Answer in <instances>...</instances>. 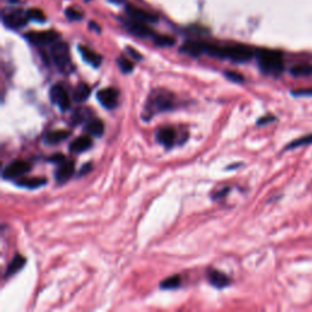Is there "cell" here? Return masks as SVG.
Listing matches in <instances>:
<instances>
[{
  "label": "cell",
  "instance_id": "obj_1",
  "mask_svg": "<svg viewBox=\"0 0 312 312\" xmlns=\"http://www.w3.org/2000/svg\"><path fill=\"white\" fill-rule=\"evenodd\" d=\"M202 50L207 55L220 57V59H229L234 62H247L255 55V52L244 44L216 45L202 43Z\"/></svg>",
  "mask_w": 312,
  "mask_h": 312
},
{
  "label": "cell",
  "instance_id": "obj_2",
  "mask_svg": "<svg viewBox=\"0 0 312 312\" xmlns=\"http://www.w3.org/2000/svg\"><path fill=\"white\" fill-rule=\"evenodd\" d=\"M174 109V95L166 89H155L149 95L144 108V120H150L155 113H161Z\"/></svg>",
  "mask_w": 312,
  "mask_h": 312
},
{
  "label": "cell",
  "instance_id": "obj_3",
  "mask_svg": "<svg viewBox=\"0 0 312 312\" xmlns=\"http://www.w3.org/2000/svg\"><path fill=\"white\" fill-rule=\"evenodd\" d=\"M255 57L261 71L267 75L280 76L284 71L283 54L278 50L258 49L255 52Z\"/></svg>",
  "mask_w": 312,
  "mask_h": 312
},
{
  "label": "cell",
  "instance_id": "obj_4",
  "mask_svg": "<svg viewBox=\"0 0 312 312\" xmlns=\"http://www.w3.org/2000/svg\"><path fill=\"white\" fill-rule=\"evenodd\" d=\"M52 59L54 61L57 70L67 75L72 71L73 65L71 61L70 49L65 42H55L52 45Z\"/></svg>",
  "mask_w": 312,
  "mask_h": 312
},
{
  "label": "cell",
  "instance_id": "obj_5",
  "mask_svg": "<svg viewBox=\"0 0 312 312\" xmlns=\"http://www.w3.org/2000/svg\"><path fill=\"white\" fill-rule=\"evenodd\" d=\"M29 17L27 15V11L24 12L21 10H9L2 16V22L6 27L12 29L22 28L27 25Z\"/></svg>",
  "mask_w": 312,
  "mask_h": 312
},
{
  "label": "cell",
  "instance_id": "obj_6",
  "mask_svg": "<svg viewBox=\"0 0 312 312\" xmlns=\"http://www.w3.org/2000/svg\"><path fill=\"white\" fill-rule=\"evenodd\" d=\"M31 170V165L25 160H15L10 162L2 171V178L5 179H16L24 176Z\"/></svg>",
  "mask_w": 312,
  "mask_h": 312
},
{
  "label": "cell",
  "instance_id": "obj_7",
  "mask_svg": "<svg viewBox=\"0 0 312 312\" xmlns=\"http://www.w3.org/2000/svg\"><path fill=\"white\" fill-rule=\"evenodd\" d=\"M26 39L35 45H48L54 44L59 39V33L55 31H40L26 33Z\"/></svg>",
  "mask_w": 312,
  "mask_h": 312
},
{
  "label": "cell",
  "instance_id": "obj_8",
  "mask_svg": "<svg viewBox=\"0 0 312 312\" xmlns=\"http://www.w3.org/2000/svg\"><path fill=\"white\" fill-rule=\"evenodd\" d=\"M49 95L50 100H52L55 105L59 106L60 110H68V108H70V96H68V93L66 92V89L63 88L62 85H53L52 89H50Z\"/></svg>",
  "mask_w": 312,
  "mask_h": 312
},
{
  "label": "cell",
  "instance_id": "obj_9",
  "mask_svg": "<svg viewBox=\"0 0 312 312\" xmlns=\"http://www.w3.org/2000/svg\"><path fill=\"white\" fill-rule=\"evenodd\" d=\"M96 99L105 109H115L118 103V92L113 87L104 88L96 94Z\"/></svg>",
  "mask_w": 312,
  "mask_h": 312
},
{
  "label": "cell",
  "instance_id": "obj_10",
  "mask_svg": "<svg viewBox=\"0 0 312 312\" xmlns=\"http://www.w3.org/2000/svg\"><path fill=\"white\" fill-rule=\"evenodd\" d=\"M126 28L128 29L132 34L137 35V37L141 38H149V37H155V33H154L153 28L149 26V24L145 22L137 21V20L131 19V21H126Z\"/></svg>",
  "mask_w": 312,
  "mask_h": 312
},
{
  "label": "cell",
  "instance_id": "obj_11",
  "mask_svg": "<svg viewBox=\"0 0 312 312\" xmlns=\"http://www.w3.org/2000/svg\"><path fill=\"white\" fill-rule=\"evenodd\" d=\"M126 12L131 19L137 20V21L145 22V24H155V22H157V16H155V15L150 14V12L145 11L143 9L133 6V5H128L126 7Z\"/></svg>",
  "mask_w": 312,
  "mask_h": 312
},
{
  "label": "cell",
  "instance_id": "obj_12",
  "mask_svg": "<svg viewBox=\"0 0 312 312\" xmlns=\"http://www.w3.org/2000/svg\"><path fill=\"white\" fill-rule=\"evenodd\" d=\"M73 172H75V162L72 160L63 161L61 164H59V167L55 170V179H57V183H65L72 177Z\"/></svg>",
  "mask_w": 312,
  "mask_h": 312
},
{
  "label": "cell",
  "instance_id": "obj_13",
  "mask_svg": "<svg viewBox=\"0 0 312 312\" xmlns=\"http://www.w3.org/2000/svg\"><path fill=\"white\" fill-rule=\"evenodd\" d=\"M177 138V133L172 127H161L156 132V141L166 148H171Z\"/></svg>",
  "mask_w": 312,
  "mask_h": 312
},
{
  "label": "cell",
  "instance_id": "obj_14",
  "mask_svg": "<svg viewBox=\"0 0 312 312\" xmlns=\"http://www.w3.org/2000/svg\"><path fill=\"white\" fill-rule=\"evenodd\" d=\"M92 109L87 108V106H80V108L75 109L72 115H71V125L77 126L81 123L88 122L89 120H92Z\"/></svg>",
  "mask_w": 312,
  "mask_h": 312
},
{
  "label": "cell",
  "instance_id": "obj_15",
  "mask_svg": "<svg viewBox=\"0 0 312 312\" xmlns=\"http://www.w3.org/2000/svg\"><path fill=\"white\" fill-rule=\"evenodd\" d=\"M92 145H93L92 137H90L89 134H88V136H82L80 137V138L75 139V141L70 144V151L71 153L80 154L92 148Z\"/></svg>",
  "mask_w": 312,
  "mask_h": 312
},
{
  "label": "cell",
  "instance_id": "obj_16",
  "mask_svg": "<svg viewBox=\"0 0 312 312\" xmlns=\"http://www.w3.org/2000/svg\"><path fill=\"white\" fill-rule=\"evenodd\" d=\"M207 278H209V282L211 283V285H214L215 288L217 289H222L226 288V286L229 285L230 280L227 275H225L223 272H220L217 270H212L207 273Z\"/></svg>",
  "mask_w": 312,
  "mask_h": 312
},
{
  "label": "cell",
  "instance_id": "obj_17",
  "mask_svg": "<svg viewBox=\"0 0 312 312\" xmlns=\"http://www.w3.org/2000/svg\"><path fill=\"white\" fill-rule=\"evenodd\" d=\"M68 136H70V132L65 131V129H57V131L48 132L44 136V143L47 145H57V144L66 141Z\"/></svg>",
  "mask_w": 312,
  "mask_h": 312
},
{
  "label": "cell",
  "instance_id": "obj_18",
  "mask_svg": "<svg viewBox=\"0 0 312 312\" xmlns=\"http://www.w3.org/2000/svg\"><path fill=\"white\" fill-rule=\"evenodd\" d=\"M78 49H80L81 55H82L83 60H85V62H88L89 65H92L93 67H99V66H100V63H101L100 55L96 54L95 52H93V50L89 49V48L83 47V45H80V47H78Z\"/></svg>",
  "mask_w": 312,
  "mask_h": 312
},
{
  "label": "cell",
  "instance_id": "obj_19",
  "mask_svg": "<svg viewBox=\"0 0 312 312\" xmlns=\"http://www.w3.org/2000/svg\"><path fill=\"white\" fill-rule=\"evenodd\" d=\"M181 52L184 54L190 55L193 57H198L201 54H204L202 50V43L201 42H194V40H188L181 47Z\"/></svg>",
  "mask_w": 312,
  "mask_h": 312
},
{
  "label": "cell",
  "instance_id": "obj_20",
  "mask_svg": "<svg viewBox=\"0 0 312 312\" xmlns=\"http://www.w3.org/2000/svg\"><path fill=\"white\" fill-rule=\"evenodd\" d=\"M16 186L21 187V188H27V189H35V188L43 187L47 184V179L43 178V177H31V178H20L17 179Z\"/></svg>",
  "mask_w": 312,
  "mask_h": 312
},
{
  "label": "cell",
  "instance_id": "obj_21",
  "mask_svg": "<svg viewBox=\"0 0 312 312\" xmlns=\"http://www.w3.org/2000/svg\"><path fill=\"white\" fill-rule=\"evenodd\" d=\"M25 263H26V258L22 255H16L14 258L11 260V262L7 265L6 271H5V277H11L15 273L19 272L21 268H24Z\"/></svg>",
  "mask_w": 312,
  "mask_h": 312
},
{
  "label": "cell",
  "instance_id": "obj_22",
  "mask_svg": "<svg viewBox=\"0 0 312 312\" xmlns=\"http://www.w3.org/2000/svg\"><path fill=\"white\" fill-rule=\"evenodd\" d=\"M85 132H87L89 136L101 137L104 133V122L99 118H92L85 123Z\"/></svg>",
  "mask_w": 312,
  "mask_h": 312
},
{
  "label": "cell",
  "instance_id": "obj_23",
  "mask_svg": "<svg viewBox=\"0 0 312 312\" xmlns=\"http://www.w3.org/2000/svg\"><path fill=\"white\" fill-rule=\"evenodd\" d=\"M90 95V88L89 85H85V82L78 83L77 87L73 90V100L78 101V103H83L87 100Z\"/></svg>",
  "mask_w": 312,
  "mask_h": 312
},
{
  "label": "cell",
  "instance_id": "obj_24",
  "mask_svg": "<svg viewBox=\"0 0 312 312\" xmlns=\"http://www.w3.org/2000/svg\"><path fill=\"white\" fill-rule=\"evenodd\" d=\"M290 73L294 77H310L312 76V65L310 63H299L290 68Z\"/></svg>",
  "mask_w": 312,
  "mask_h": 312
},
{
  "label": "cell",
  "instance_id": "obj_25",
  "mask_svg": "<svg viewBox=\"0 0 312 312\" xmlns=\"http://www.w3.org/2000/svg\"><path fill=\"white\" fill-rule=\"evenodd\" d=\"M310 144H312V134H308V136H304L301 137V138L295 139V141H293L291 143H289L288 145L285 146V150H291V149L310 145Z\"/></svg>",
  "mask_w": 312,
  "mask_h": 312
},
{
  "label": "cell",
  "instance_id": "obj_26",
  "mask_svg": "<svg viewBox=\"0 0 312 312\" xmlns=\"http://www.w3.org/2000/svg\"><path fill=\"white\" fill-rule=\"evenodd\" d=\"M181 285V277L179 276H171V277L166 278L161 282L160 284V288L161 289H167V290H171V289H176Z\"/></svg>",
  "mask_w": 312,
  "mask_h": 312
},
{
  "label": "cell",
  "instance_id": "obj_27",
  "mask_svg": "<svg viewBox=\"0 0 312 312\" xmlns=\"http://www.w3.org/2000/svg\"><path fill=\"white\" fill-rule=\"evenodd\" d=\"M154 42H155V45L157 47H172L174 44V38L170 37V35H155L154 37Z\"/></svg>",
  "mask_w": 312,
  "mask_h": 312
},
{
  "label": "cell",
  "instance_id": "obj_28",
  "mask_svg": "<svg viewBox=\"0 0 312 312\" xmlns=\"http://www.w3.org/2000/svg\"><path fill=\"white\" fill-rule=\"evenodd\" d=\"M117 63H118V67H120L121 72L131 73L132 71H133V67H134L133 62H132L129 59H127V57H121L120 59L117 60Z\"/></svg>",
  "mask_w": 312,
  "mask_h": 312
},
{
  "label": "cell",
  "instance_id": "obj_29",
  "mask_svg": "<svg viewBox=\"0 0 312 312\" xmlns=\"http://www.w3.org/2000/svg\"><path fill=\"white\" fill-rule=\"evenodd\" d=\"M27 15H28L29 20H33L35 22H44L45 15L42 10L39 9H29L27 10Z\"/></svg>",
  "mask_w": 312,
  "mask_h": 312
},
{
  "label": "cell",
  "instance_id": "obj_30",
  "mask_svg": "<svg viewBox=\"0 0 312 312\" xmlns=\"http://www.w3.org/2000/svg\"><path fill=\"white\" fill-rule=\"evenodd\" d=\"M223 75L226 76V78L229 81H232V82L234 83H243L244 82V77H243L240 73L238 72H234V71H226Z\"/></svg>",
  "mask_w": 312,
  "mask_h": 312
},
{
  "label": "cell",
  "instance_id": "obj_31",
  "mask_svg": "<svg viewBox=\"0 0 312 312\" xmlns=\"http://www.w3.org/2000/svg\"><path fill=\"white\" fill-rule=\"evenodd\" d=\"M65 14L66 17H67L68 20H71V21H78V20L82 19V12L78 11L75 7H68V9L66 10Z\"/></svg>",
  "mask_w": 312,
  "mask_h": 312
},
{
  "label": "cell",
  "instance_id": "obj_32",
  "mask_svg": "<svg viewBox=\"0 0 312 312\" xmlns=\"http://www.w3.org/2000/svg\"><path fill=\"white\" fill-rule=\"evenodd\" d=\"M294 96H311L312 88H303V89H295L291 92Z\"/></svg>",
  "mask_w": 312,
  "mask_h": 312
},
{
  "label": "cell",
  "instance_id": "obj_33",
  "mask_svg": "<svg viewBox=\"0 0 312 312\" xmlns=\"http://www.w3.org/2000/svg\"><path fill=\"white\" fill-rule=\"evenodd\" d=\"M273 121H276V116L266 115V116H262V117H261L260 120H258L257 122H256V125H257V126H265V125H267V123L273 122Z\"/></svg>",
  "mask_w": 312,
  "mask_h": 312
},
{
  "label": "cell",
  "instance_id": "obj_34",
  "mask_svg": "<svg viewBox=\"0 0 312 312\" xmlns=\"http://www.w3.org/2000/svg\"><path fill=\"white\" fill-rule=\"evenodd\" d=\"M48 161L50 162H54V164H61V162L65 161V156L62 154H54V155L48 157Z\"/></svg>",
  "mask_w": 312,
  "mask_h": 312
},
{
  "label": "cell",
  "instance_id": "obj_35",
  "mask_svg": "<svg viewBox=\"0 0 312 312\" xmlns=\"http://www.w3.org/2000/svg\"><path fill=\"white\" fill-rule=\"evenodd\" d=\"M126 52L128 53V54L131 55V57H133L134 60H138V61H139V60L143 59V57H142V55L139 54V53L137 52L136 49H133V48H132V47H127V48H126Z\"/></svg>",
  "mask_w": 312,
  "mask_h": 312
},
{
  "label": "cell",
  "instance_id": "obj_36",
  "mask_svg": "<svg viewBox=\"0 0 312 312\" xmlns=\"http://www.w3.org/2000/svg\"><path fill=\"white\" fill-rule=\"evenodd\" d=\"M90 170H92V164H85L82 166V169L80 170V172H78V174H80V176H85V173H88V172L90 171Z\"/></svg>",
  "mask_w": 312,
  "mask_h": 312
},
{
  "label": "cell",
  "instance_id": "obj_37",
  "mask_svg": "<svg viewBox=\"0 0 312 312\" xmlns=\"http://www.w3.org/2000/svg\"><path fill=\"white\" fill-rule=\"evenodd\" d=\"M229 192V188H223V189H221L220 192H216L214 194V199H220V198H223L226 197V194Z\"/></svg>",
  "mask_w": 312,
  "mask_h": 312
},
{
  "label": "cell",
  "instance_id": "obj_38",
  "mask_svg": "<svg viewBox=\"0 0 312 312\" xmlns=\"http://www.w3.org/2000/svg\"><path fill=\"white\" fill-rule=\"evenodd\" d=\"M89 27H90V28H93L95 32H100V28H99V26H96V24H94V22H90Z\"/></svg>",
  "mask_w": 312,
  "mask_h": 312
},
{
  "label": "cell",
  "instance_id": "obj_39",
  "mask_svg": "<svg viewBox=\"0 0 312 312\" xmlns=\"http://www.w3.org/2000/svg\"><path fill=\"white\" fill-rule=\"evenodd\" d=\"M7 1H10V2H17V1H19V0H7Z\"/></svg>",
  "mask_w": 312,
  "mask_h": 312
}]
</instances>
